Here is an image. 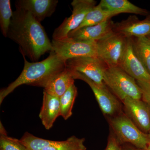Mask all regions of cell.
<instances>
[{"label":"cell","instance_id":"6da1fadb","mask_svg":"<svg viewBox=\"0 0 150 150\" xmlns=\"http://www.w3.org/2000/svg\"><path fill=\"white\" fill-rule=\"evenodd\" d=\"M7 37L17 43L21 54L33 62L53 51L52 42L44 27L26 11H14Z\"/></svg>","mask_w":150,"mask_h":150},{"label":"cell","instance_id":"7a4b0ae2","mask_svg":"<svg viewBox=\"0 0 150 150\" xmlns=\"http://www.w3.org/2000/svg\"><path fill=\"white\" fill-rule=\"evenodd\" d=\"M24 61L22 71L15 81L0 91V104L5 98L18 87L23 84L45 88L56 75L66 67V60L54 51L40 62H29L22 54Z\"/></svg>","mask_w":150,"mask_h":150},{"label":"cell","instance_id":"3957f363","mask_svg":"<svg viewBox=\"0 0 150 150\" xmlns=\"http://www.w3.org/2000/svg\"><path fill=\"white\" fill-rule=\"evenodd\" d=\"M108 119L110 130L121 145L129 144L139 149L147 150L150 142L148 134L141 131L123 111Z\"/></svg>","mask_w":150,"mask_h":150},{"label":"cell","instance_id":"277c9868","mask_svg":"<svg viewBox=\"0 0 150 150\" xmlns=\"http://www.w3.org/2000/svg\"><path fill=\"white\" fill-rule=\"evenodd\" d=\"M104 83L121 102L126 97L142 99V91L137 81L119 67H108Z\"/></svg>","mask_w":150,"mask_h":150},{"label":"cell","instance_id":"5b68a950","mask_svg":"<svg viewBox=\"0 0 150 150\" xmlns=\"http://www.w3.org/2000/svg\"><path fill=\"white\" fill-rule=\"evenodd\" d=\"M71 71L74 79L83 81L90 87L101 111L107 118H111L123 112L122 102L110 91L105 84L96 83L85 75Z\"/></svg>","mask_w":150,"mask_h":150},{"label":"cell","instance_id":"8992f818","mask_svg":"<svg viewBox=\"0 0 150 150\" xmlns=\"http://www.w3.org/2000/svg\"><path fill=\"white\" fill-rule=\"evenodd\" d=\"M51 42L53 51L66 61L76 57H97V41L75 40L67 37L53 40Z\"/></svg>","mask_w":150,"mask_h":150},{"label":"cell","instance_id":"52a82bcc","mask_svg":"<svg viewBox=\"0 0 150 150\" xmlns=\"http://www.w3.org/2000/svg\"><path fill=\"white\" fill-rule=\"evenodd\" d=\"M128 39L124 35L114 32L97 41V57L108 67H118Z\"/></svg>","mask_w":150,"mask_h":150},{"label":"cell","instance_id":"ba28073f","mask_svg":"<svg viewBox=\"0 0 150 150\" xmlns=\"http://www.w3.org/2000/svg\"><path fill=\"white\" fill-rule=\"evenodd\" d=\"M96 3L94 0H74L71 3L73 8L72 14L66 18L62 24L55 29L53 40L67 38L70 32L79 26L87 13L96 6Z\"/></svg>","mask_w":150,"mask_h":150},{"label":"cell","instance_id":"9c48e42d","mask_svg":"<svg viewBox=\"0 0 150 150\" xmlns=\"http://www.w3.org/2000/svg\"><path fill=\"white\" fill-rule=\"evenodd\" d=\"M66 67L74 71L82 74L94 82L104 83V76L107 65L98 57H76L67 60Z\"/></svg>","mask_w":150,"mask_h":150},{"label":"cell","instance_id":"30bf717a","mask_svg":"<svg viewBox=\"0 0 150 150\" xmlns=\"http://www.w3.org/2000/svg\"><path fill=\"white\" fill-rule=\"evenodd\" d=\"M123 112L143 133L150 130V108L142 99L126 97L122 101Z\"/></svg>","mask_w":150,"mask_h":150},{"label":"cell","instance_id":"8fae6325","mask_svg":"<svg viewBox=\"0 0 150 150\" xmlns=\"http://www.w3.org/2000/svg\"><path fill=\"white\" fill-rule=\"evenodd\" d=\"M128 38L125 51L118 67L136 81L150 83V75L135 54L132 38Z\"/></svg>","mask_w":150,"mask_h":150},{"label":"cell","instance_id":"7c38bea8","mask_svg":"<svg viewBox=\"0 0 150 150\" xmlns=\"http://www.w3.org/2000/svg\"><path fill=\"white\" fill-rule=\"evenodd\" d=\"M113 31L127 38L147 36L150 34V14L142 20L131 15L121 22H114Z\"/></svg>","mask_w":150,"mask_h":150},{"label":"cell","instance_id":"4fadbf2b","mask_svg":"<svg viewBox=\"0 0 150 150\" xmlns=\"http://www.w3.org/2000/svg\"><path fill=\"white\" fill-rule=\"evenodd\" d=\"M59 1L57 0H17L16 9L30 13L39 22L54 13Z\"/></svg>","mask_w":150,"mask_h":150},{"label":"cell","instance_id":"5bb4252c","mask_svg":"<svg viewBox=\"0 0 150 150\" xmlns=\"http://www.w3.org/2000/svg\"><path fill=\"white\" fill-rule=\"evenodd\" d=\"M113 23L108 19L96 25L78 28L70 32L67 37L75 40L98 41L114 33Z\"/></svg>","mask_w":150,"mask_h":150},{"label":"cell","instance_id":"9a60e30c","mask_svg":"<svg viewBox=\"0 0 150 150\" xmlns=\"http://www.w3.org/2000/svg\"><path fill=\"white\" fill-rule=\"evenodd\" d=\"M59 116H61L60 98L43 91V103L39 117L45 129H51Z\"/></svg>","mask_w":150,"mask_h":150},{"label":"cell","instance_id":"2e32d148","mask_svg":"<svg viewBox=\"0 0 150 150\" xmlns=\"http://www.w3.org/2000/svg\"><path fill=\"white\" fill-rule=\"evenodd\" d=\"M74 80L72 72L66 67L51 79L44 88V91L53 96L61 97L74 84Z\"/></svg>","mask_w":150,"mask_h":150},{"label":"cell","instance_id":"e0dca14e","mask_svg":"<svg viewBox=\"0 0 150 150\" xmlns=\"http://www.w3.org/2000/svg\"><path fill=\"white\" fill-rule=\"evenodd\" d=\"M99 4L103 8L118 15L127 13L147 16L150 14L146 9L139 7L127 0H101Z\"/></svg>","mask_w":150,"mask_h":150},{"label":"cell","instance_id":"ac0fdd59","mask_svg":"<svg viewBox=\"0 0 150 150\" xmlns=\"http://www.w3.org/2000/svg\"><path fill=\"white\" fill-rule=\"evenodd\" d=\"M131 38L135 54L150 75V38L147 36Z\"/></svg>","mask_w":150,"mask_h":150},{"label":"cell","instance_id":"d6986e66","mask_svg":"<svg viewBox=\"0 0 150 150\" xmlns=\"http://www.w3.org/2000/svg\"><path fill=\"white\" fill-rule=\"evenodd\" d=\"M113 11L107 10L98 4L94 7L87 13L78 28L99 24L112 17L117 15Z\"/></svg>","mask_w":150,"mask_h":150},{"label":"cell","instance_id":"ffe728a7","mask_svg":"<svg viewBox=\"0 0 150 150\" xmlns=\"http://www.w3.org/2000/svg\"><path fill=\"white\" fill-rule=\"evenodd\" d=\"M77 93V88L74 84L60 97L61 116L65 120L72 115L73 108Z\"/></svg>","mask_w":150,"mask_h":150},{"label":"cell","instance_id":"44dd1931","mask_svg":"<svg viewBox=\"0 0 150 150\" xmlns=\"http://www.w3.org/2000/svg\"><path fill=\"white\" fill-rule=\"evenodd\" d=\"M85 141L84 138L80 139L73 136L66 141H55L42 150H86L84 144Z\"/></svg>","mask_w":150,"mask_h":150},{"label":"cell","instance_id":"7402d4cb","mask_svg":"<svg viewBox=\"0 0 150 150\" xmlns=\"http://www.w3.org/2000/svg\"><path fill=\"white\" fill-rule=\"evenodd\" d=\"M13 12L12 11L10 0L0 1V27L4 37H7Z\"/></svg>","mask_w":150,"mask_h":150},{"label":"cell","instance_id":"603a6c76","mask_svg":"<svg viewBox=\"0 0 150 150\" xmlns=\"http://www.w3.org/2000/svg\"><path fill=\"white\" fill-rule=\"evenodd\" d=\"M27 150H42L55 141L45 139L25 132L20 139Z\"/></svg>","mask_w":150,"mask_h":150},{"label":"cell","instance_id":"cb8c5ba5","mask_svg":"<svg viewBox=\"0 0 150 150\" xmlns=\"http://www.w3.org/2000/svg\"><path fill=\"white\" fill-rule=\"evenodd\" d=\"M0 150H27L20 140L8 136L1 122L0 124Z\"/></svg>","mask_w":150,"mask_h":150},{"label":"cell","instance_id":"d4e9b609","mask_svg":"<svg viewBox=\"0 0 150 150\" xmlns=\"http://www.w3.org/2000/svg\"><path fill=\"white\" fill-rule=\"evenodd\" d=\"M142 91V99L149 105L150 108V83L137 81Z\"/></svg>","mask_w":150,"mask_h":150},{"label":"cell","instance_id":"484cf974","mask_svg":"<svg viewBox=\"0 0 150 150\" xmlns=\"http://www.w3.org/2000/svg\"><path fill=\"white\" fill-rule=\"evenodd\" d=\"M105 150H123L122 145L110 129Z\"/></svg>","mask_w":150,"mask_h":150},{"label":"cell","instance_id":"4316f807","mask_svg":"<svg viewBox=\"0 0 150 150\" xmlns=\"http://www.w3.org/2000/svg\"><path fill=\"white\" fill-rule=\"evenodd\" d=\"M122 148H123V150H142L137 149L132 145L129 144H124L122 145Z\"/></svg>","mask_w":150,"mask_h":150},{"label":"cell","instance_id":"83f0119b","mask_svg":"<svg viewBox=\"0 0 150 150\" xmlns=\"http://www.w3.org/2000/svg\"><path fill=\"white\" fill-rule=\"evenodd\" d=\"M146 150H150V142L149 145H148L147 149Z\"/></svg>","mask_w":150,"mask_h":150},{"label":"cell","instance_id":"f1b7e54d","mask_svg":"<svg viewBox=\"0 0 150 150\" xmlns=\"http://www.w3.org/2000/svg\"><path fill=\"white\" fill-rule=\"evenodd\" d=\"M148 137H149V139L150 141V130L149 132V134H148Z\"/></svg>","mask_w":150,"mask_h":150},{"label":"cell","instance_id":"f546056e","mask_svg":"<svg viewBox=\"0 0 150 150\" xmlns=\"http://www.w3.org/2000/svg\"><path fill=\"white\" fill-rule=\"evenodd\" d=\"M147 37H149V38H150V34H149V35H148Z\"/></svg>","mask_w":150,"mask_h":150}]
</instances>
